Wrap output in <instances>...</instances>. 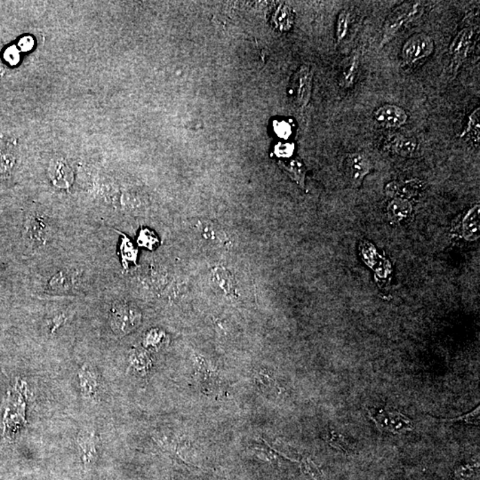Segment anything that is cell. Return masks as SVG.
<instances>
[{
	"label": "cell",
	"mask_w": 480,
	"mask_h": 480,
	"mask_svg": "<svg viewBox=\"0 0 480 480\" xmlns=\"http://www.w3.org/2000/svg\"><path fill=\"white\" fill-rule=\"evenodd\" d=\"M424 9L423 2L420 1L404 2L394 9L384 21L381 48L393 41L394 36L406 24L420 18L424 13Z\"/></svg>",
	"instance_id": "obj_1"
},
{
	"label": "cell",
	"mask_w": 480,
	"mask_h": 480,
	"mask_svg": "<svg viewBox=\"0 0 480 480\" xmlns=\"http://www.w3.org/2000/svg\"><path fill=\"white\" fill-rule=\"evenodd\" d=\"M142 320L140 311L127 302H116L112 309L111 325L117 335H127L138 327Z\"/></svg>",
	"instance_id": "obj_2"
},
{
	"label": "cell",
	"mask_w": 480,
	"mask_h": 480,
	"mask_svg": "<svg viewBox=\"0 0 480 480\" xmlns=\"http://www.w3.org/2000/svg\"><path fill=\"white\" fill-rule=\"evenodd\" d=\"M434 41L432 36L425 33H417L404 43L401 50L402 62L405 65H412L432 56Z\"/></svg>",
	"instance_id": "obj_3"
},
{
	"label": "cell",
	"mask_w": 480,
	"mask_h": 480,
	"mask_svg": "<svg viewBox=\"0 0 480 480\" xmlns=\"http://www.w3.org/2000/svg\"><path fill=\"white\" fill-rule=\"evenodd\" d=\"M369 415L379 427L394 434L409 432L414 428L410 419L393 409H371Z\"/></svg>",
	"instance_id": "obj_4"
},
{
	"label": "cell",
	"mask_w": 480,
	"mask_h": 480,
	"mask_svg": "<svg viewBox=\"0 0 480 480\" xmlns=\"http://www.w3.org/2000/svg\"><path fill=\"white\" fill-rule=\"evenodd\" d=\"M313 70L309 65H302L292 79L291 92L295 105L304 108L310 102L313 90Z\"/></svg>",
	"instance_id": "obj_5"
},
{
	"label": "cell",
	"mask_w": 480,
	"mask_h": 480,
	"mask_svg": "<svg viewBox=\"0 0 480 480\" xmlns=\"http://www.w3.org/2000/svg\"><path fill=\"white\" fill-rule=\"evenodd\" d=\"M473 36L474 30L472 27H466L461 30L452 39L449 47V54L451 56L450 67L455 75L469 56Z\"/></svg>",
	"instance_id": "obj_6"
},
{
	"label": "cell",
	"mask_w": 480,
	"mask_h": 480,
	"mask_svg": "<svg viewBox=\"0 0 480 480\" xmlns=\"http://www.w3.org/2000/svg\"><path fill=\"white\" fill-rule=\"evenodd\" d=\"M372 168L371 160L364 154H350L345 161V174L353 187H359L362 185Z\"/></svg>",
	"instance_id": "obj_7"
},
{
	"label": "cell",
	"mask_w": 480,
	"mask_h": 480,
	"mask_svg": "<svg viewBox=\"0 0 480 480\" xmlns=\"http://www.w3.org/2000/svg\"><path fill=\"white\" fill-rule=\"evenodd\" d=\"M385 151L403 158H417L420 154V146L414 137H408L400 134H391L385 140Z\"/></svg>",
	"instance_id": "obj_8"
},
{
	"label": "cell",
	"mask_w": 480,
	"mask_h": 480,
	"mask_svg": "<svg viewBox=\"0 0 480 480\" xmlns=\"http://www.w3.org/2000/svg\"><path fill=\"white\" fill-rule=\"evenodd\" d=\"M375 123L382 127L396 129L408 122V113L401 107L395 105H384L375 109Z\"/></svg>",
	"instance_id": "obj_9"
},
{
	"label": "cell",
	"mask_w": 480,
	"mask_h": 480,
	"mask_svg": "<svg viewBox=\"0 0 480 480\" xmlns=\"http://www.w3.org/2000/svg\"><path fill=\"white\" fill-rule=\"evenodd\" d=\"M479 206L473 207L458 219L452 226V232L457 236L468 241L476 240L479 237Z\"/></svg>",
	"instance_id": "obj_10"
},
{
	"label": "cell",
	"mask_w": 480,
	"mask_h": 480,
	"mask_svg": "<svg viewBox=\"0 0 480 480\" xmlns=\"http://www.w3.org/2000/svg\"><path fill=\"white\" fill-rule=\"evenodd\" d=\"M27 238L32 244L44 246L49 235V225L47 218L41 216L29 217L26 229Z\"/></svg>",
	"instance_id": "obj_11"
},
{
	"label": "cell",
	"mask_w": 480,
	"mask_h": 480,
	"mask_svg": "<svg viewBox=\"0 0 480 480\" xmlns=\"http://www.w3.org/2000/svg\"><path fill=\"white\" fill-rule=\"evenodd\" d=\"M423 189V182L420 180H409L406 182H391L385 187V194L390 198H410L420 192Z\"/></svg>",
	"instance_id": "obj_12"
},
{
	"label": "cell",
	"mask_w": 480,
	"mask_h": 480,
	"mask_svg": "<svg viewBox=\"0 0 480 480\" xmlns=\"http://www.w3.org/2000/svg\"><path fill=\"white\" fill-rule=\"evenodd\" d=\"M49 176L54 185L59 188H69L73 182L72 168L63 160L52 162L49 168Z\"/></svg>",
	"instance_id": "obj_13"
},
{
	"label": "cell",
	"mask_w": 480,
	"mask_h": 480,
	"mask_svg": "<svg viewBox=\"0 0 480 480\" xmlns=\"http://www.w3.org/2000/svg\"><path fill=\"white\" fill-rule=\"evenodd\" d=\"M360 56L362 54L359 51H354L344 63L340 76V85L342 88L348 90L355 84L359 69Z\"/></svg>",
	"instance_id": "obj_14"
},
{
	"label": "cell",
	"mask_w": 480,
	"mask_h": 480,
	"mask_svg": "<svg viewBox=\"0 0 480 480\" xmlns=\"http://www.w3.org/2000/svg\"><path fill=\"white\" fill-rule=\"evenodd\" d=\"M410 202L405 198H394L388 205L387 215L391 222H399L411 215Z\"/></svg>",
	"instance_id": "obj_15"
},
{
	"label": "cell",
	"mask_w": 480,
	"mask_h": 480,
	"mask_svg": "<svg viewBox=\"0 0 480 480\" xmlns=\"http://www.w3.org/2000/svg\"><path fill=\"white\" fill-rule=\"evenodd\" d=\"M279 166L281 169L285 171L290 177L295 181L302 189H305V174H306V168L304 163L299 158H295L290 161L280 160Z\"/></svg>",
	"instance_id": "obj_16"
},
{
	"label": "cell",
	"mask_w": 480,
	"mask_h": 480,
	"mask_svg": "<svg viewBox=\"0 0 480 480\" xmlns=\"http://www.w3.org/2000/svg\"><path fill=\"white\" fill-rule=\"evenodd\" d=\"M480 109H474L472 114L468 118V121L463 132L460 134V138L470 140L474 145H479L480 140Z\"/></svg>",
	"instance_id": "obj_17"
},
{
	"label": "cell",
	"mask_w": 480,
	"mask_h": 480,
	"mask_svg": "<svg viewBox=\"0 0 480 480\" xmlns=\"http://www.w3.org/2000/svg\"><path fill=\"white\" fill-rule=\"evenodd\" d=\"M212 280L222 291L227 293V295H232V293L234 295V278L231 276V274L227 270H225L222 267L216 268L213 271Z\"/></svg>",
	"instance_id": "obj_18"
},
{
	"label": "cell",
	"mask_w": 480,
	"mask_h": 480,
	"mask_svg": "<svg viewBox=\"0 0 480 480\" xmlns=\"http://www.w3.org/2000/svg\"><path fill=\"white\" fill-rule=\"evenodd\" d=\"M81 378V389L83 394L88 399H92L97 393L98 382L96 376L90 368H83L79 373Z\"/></svg>",
	"instance_id": "obj_19"
},
{
	"label": "cell",
	"mask_w": 480,
	"mask_h": 480,
	"mask_svg": "<svg viewBox=\"0 0 480 480\" xmlns=\"http://www.w3.org/2000/svg\"><path fill=\"white\" fill-rule=\"evenodd\" d=\"M293 23V14L291 9L285 5L280 6L274 14V23L280 30H289Z\"/></svg>",
	"instance_id": "obj_20"
},
{
	"label": "cell",
	"mask_w": 480,
	"mask_h": 480,
	"mask_svg": "<svg viewBox=\"0 0 480 480\" xmlns=\"http://www.w3.org/2000/svg\"><path fill=\"white\" fill-rule=\"evenodd\" d=\"M79 448L81 449L82 454H83V461L85 464H90L92 459L96 457V444H94V439L92 435L87 434V435L79 436Z\"/></svg>",
	"instance_id": "obj_21"
},
{
	"label": "cell",
	"mask_w": 480,
	"mask_h": 480,
	"mask_svg": "<svg viewBox=\"0 0 480 480\" xmlns=\"http://www.w3.org/2000/svg\"><path fill=\"white\" fill-rule=\"evenodd\" d=\"M348 28H350V13L347 10L340 12L336 21V39L337 42L341 43L347 36Z\"/></svg>",
	"instance_id": "obj_22"
},
{
	"label": "cell",
	"mask_w": 480,
	"mask_h": 480,
	"mask_svg": "<svg viewBox=\"0 0 480 480\" xmlns=\"http://www.w3.org/2000/svg\"><path fill=\"white\" fill-rule=\"evenodd\" d=\"M302 472L311 480H325L320 468L309 457H304L300 463Z\"/></svg>",
	"instance_id": "obj_23"
},
{
	"label": "cell",
	"mask_w": 480,
	"mask_h": 480,
	"mask_svg": "<svg viewBox=\"0 0 480 480\" xmlns=\"http://www.w3.org/2000/svg\"><path fill=\"white\" fill-rule=\"evenodd\" d=\"M479 464L466 463H461L454 470V480H472L476 474Z\"/></svg>",
	"instance_id": "obj_24"
},
{
	"label": "cell",
	"mask_w": 480,
	"mask_h": 480,
	"mask_svg": "<svg viewBox=\"0 0 480 480\" xmlns=\"http://www.w3.org/2000/svg\"><path fill=\"white\" fill-rule=\"evenodd\" d=\"M328 443L330 445L338 450L350 452L353 450V446L347 438L335 432L329 434Z\"/></svg>",
	"instance_id": "obj_25"
},
{
	"label": "cell",
	"mask_w": 480,
	"mask_h": 480,
	"mask_svg": "<svg viewBox=\"0 0 480 480\" xmlns=\"http://www.w3.org/2000/svg\"><path fill=\"white\" fill-rule=\"evenodd\" d=\"M479 406H478V408H476L472 410V412L468 413V414L461 415L459 417H455V418H436V417H432L433 419H436V420H439L440 421H449V423H455V421H463V423L469 424H473V425H479Z\"/></svg>",
	"instance_id": "obj_26"
},
{
	"label": "cell",
	"mask_w": 480,
	"mask_h": 480,
	"mask_svg": "<svg viewBox=\"0 0 480 480\" xmlns=\"http://www.w3.org/2000/svg\"><path fill=\"white\" fill-rule=\"evenodd\" d=\"M138 242L140 246L147 247L149 249H154L158 243V238L154 232L148 230V229H143V230L140 231Z\"/></svg>",
	"instance_id": "obj_27"
},
{
	"label": "cell",
	"mask_w": 480,
	"mask_h": 480,
	"mask_svg": "<svg viewBox=\"0 0 480 480\" xmlns=\"http://www.w3.org/2000/svg\"><path fill=\"white\" fill-rule=\"evenodd\" d=\"M121 253L124 262H136L137 251L134 249L133 244L127 238H125L122 242Z\"/></svg>",
	"instance_id": "obj_28"
},
{
	"label": "cell",
	"mask_w": 480,
	"mask_h": 480,
	"mask_svg": "<svg viewBox=\"0 0 480 480\" xmlns=\"http://www.w3.org/2000/svg\"><path fill=\"white\" fill-rule=\"evenodd\" d=\"M68 282L69 280L67 279L65 274L60 273L57 274V276L54 277V279L51 280L50 284L54 289L63 290L68 285Z\"/></svg>",
	"instance_id": "obj_29"
},
{
	"label": "cell",
	"mask_w": 480,
	"mask_h": 480,
	"mask_svg": "<svg viewBox=\"0 0 480 480\" xmlns=\"http://www.w3.org/2000/svg\"><path fill=\"white\" fill-rule=\"evenodd\" d=\"M5 58L8 63H10L11 64H17L18 61H19V54H18L17 49L14 48H8V50L6 51Z\"/></svg>",
	"instance_id": "obj_30"
},
{
	"label": "cell",
	"mask_w": 480,
	"mask_h": 480,
	"mask_svg": "<svg viewBox=\"0 0 480 480\" xmlns=\"http://www.w3.org/2000/svg\"><path fill=\"white\" fill-rule=\"evenodd\" d=\"M275 130L280 137H287L290 134L289 125L285 123V122H280V123H277L275 125Z\"/></svg>",
	"instance_id": "obj_31"
},
{
	"label": "cell",
	"mask_w": 480,
	"mask_h": 480,
	"mask_svg": "<svg viewBox=\"0 0 480 480\" xmlns=\"http://www.w3.org/2000/svg\"><path fill=\"white\" fill-rule=\"evenodd\" d=\"M33 47V39L30 38V36H26V38L21 39L19 42V48L23 51L30 50Z\"/></svg>",
	"instance_id": "obj_32"
},
{
	"label": "cell",
	"mask_w": 480,
	"mask_h": 480,
	"mask_svg": "<svg viewBox=\"0 0 480 480\" xmlns=\"http://www.w3.org/2000/svg\"><path fill=\"white\" fill-rule=\"evenodd\" d=\"M293 152V146L289 145H280L277 147L278 155L283 156V157H287L289 154H291Z\"/></svg>",
	"instance_id": "obj_33"
}]
</instances>
